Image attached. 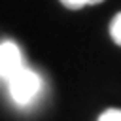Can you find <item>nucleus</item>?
<instances>
[{"label":"nucleus","mask_w":121,"mask_h":121,"mask_svg":"<svg viewBox=\"0 0 121 121\" xmlns=\"http://www.w3.org/2000/svg\"><path fill=\"white\" fill-rule=\"evenodd\" d=\"M9 95L17 104H28L40 91L42 81L36 72H32L26 66H21L11 78H8Z\"/></svg>","instance_id":"obj_1"},{"label":"nucleus","mask_w":121,"mask_h":121,"mask_svg":"<svg viewBox=\"0 0 121 121\" xmlns=\"http://www.w3.org/2000/svg\"><path fill=\"white\" fill-rule=\"evenodd\" d=\"M98 121H121V110H106Z\"/></svg>","instance_id":"obj_5"},{"label":"nucleus","mask_w":121,"mask_h":121,"mask_svg":"<svg viewBox=\"0 0 121 121\" xmlns=\"http://www.w3.org/2000/svg\"><path fill=\"white\" fill-rule=\"evenodd\" d=\"M104 0H60L62 6H66L68 9H81L83 6H93V4H100Z\"/></svg>","instance_id":"obj_4"},{"label":"nucleus","mask_w":121,"mask_h":121,"mask_svg":"<svg viewBox=\"0 0 121 121\" xmlns=\"http://www.w3.org/2000/svg\"><path fill=\"white\" fill-rule=\"evenodd\" d=\"M23 66V57L13 42L0 43V78H11Z\"/></svg>","instance_id":"obj_2"},{"label":"nucleus","mask_w":121,"mask_h":121,"mask_svg":"<svg viewBox=\"0 0 121 121\" xmlns=\"http://www.w3.org/2000/svg\"><path fill=\"white\" fill-rule=\"evenodd\" d=\"M110 34H112V40L117 45H121V13H117L113 17V21L110 25Z\"/></svg>","instance_id":"obj_3"}]
</instances>
